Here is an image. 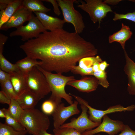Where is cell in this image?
Listing matches in <instances>:
<instances>
[{
    "label": "cell",
    "mask_w": 135,
    "mask_h": 135,
    "mask_svg": "<svg viewBox=\"0 0 135 135\" xmlns=\"http://www.w3.org/2000/svg\"><path fill=\"white\" fill-rule=\"evenodd\" d=\"M20 48L27 56L40 60L44 70L62 74L71 71L81 59L98 53L94 45L79 34L63 29L46 31Z\"/></svg>",
    "instance_id": "cell-1"
},
{
    "label": "cell",
    "mask_w": 135,
    "mask_h": 135,
    "mask_svg": "<svg viewBox=\"0 0 135 135\" xmlns=\"http://www.w3.org/2000/svg\"><path fill=\"white\" fill-rule=\"evenodd\" d=\"M44 74L50 87L51 95L49 98L58 105L62 102V99H64L70 104L73 103L72 97L67 93L65 87L69 82L75 80L73 76H66L62 74H53L46 71L40 66H36Z\"/></svg>",
    "instance_id": "cell-2"
},
{
    "label": "cell",
    "mask_w": 135,
    "mask_h": 135,
    "mask_svg": "<svg viewBox=\"0 0 135 135\" xmlns=\"http://www.w3.org/2000/svg\"><path fill=\"white\" fill-rule=\"evenodd\" d=\"M19 122L32 135H38L41 131L47 130L50 125L47 115L34 108L24 110Z\"/></svg>",
    "instance_id": "cell-3"
},
{
    "label": "cell",
    "mask_w": 135,
    "mask_h": 135,
    "mask_svg": "<svg viewBox=\"0 0 135 135\" xmlns=\"http://www.w3.org/2000/svg\"><path fill=\"white\" fill-rule=\"evenodd\" d=\"M62 10L63 20L66 22L72 24L75 32L79 34L82 33L85 27L83 17L78 10L74 8V4L76 0H56Z\"/></svg>",
    "instance_id": "cell-4"
},
{
    "label": "cell",
    "mask_w": 135,
    "mask_h": 135,
    "mask_svg": "<svg viewBox=\"0 0 135 135\" xmlns=\"http://www.w3.org/2000/svg\"><path fill=\"white\" fill-rule=\"evenodd\" d=\"M80 2L81 3L77 6L88 13L91 20L95 24L98 22V28L102 19L104 18L107 13L112 12L111 8L104 1L100 0H85Z\"/></svg>",
    "instance_id": "cell-5"
},
{
    "label": "cell",
    "mask_w": 135,
    "mask_h": 135,
    "mask_svg": "<svg viewBox=\"0 0 135 135\" xmlns=\"http://www.w3.org/2000/svg\"><path fill=\"white\" fill-rule=\"evenodd\" d=\"M27 88L31 90L41 99L51 92L47 80L43 73L35 66L26 74Z\"/></svg>",
    "instance_id": "cell-6"
},
{
    "label": "cell",
    "mask_w": 135,
    "mask_h": 135,
    "mask_svg": "<svg viewBox=\"0 0 135 135\" xmlns=\"http://www.w3.org/2000/svg\"><path fill=\"white\" fill-rule=\"evenodd\" d=\"M47 31L41 22L33 14L28 24L22 26L11 32L10 37L20 36L21 40L28 41L38 37L42 33Z\"/></svg>",
    "instance_id": "cell-7"
},
{
    "label": "cell",
    "mask_w": 135,
    "mask_h": 135,
    "mask_svg": "<svg viewBox=\"0 0 135 135\" xmlns=\"http://www.w3.org/2000/svg\"><path fill=\"white\" fill-rule=\"evenodd\" d=\"M76 100L80 104L85 105L88 108L89 118L92 121L100 124L103 117L108 114L118 112L132 111L135 109V105L132 104L126 107L118 104L111 106L106 110H98L90 106L87 102L80 96H78Z\"/></svg>",
    "instance_id": "cell-8"
},
{
    "label": "cell",
    "mask_w": 135,
    "mask_h": 135,
    "mask_svg": "<svg viewBox=\"0 0 135 135\" xmlns=\"http://www.w3.org/2000/svg\"><path fill=\"white\" fill-rule=\"evenodd\" d=\"M82 113L77 118L71 119L68 123L63 124L60 128H70L74 129L82 134L84 132L93 129L100 124L94 122L89 118L87 114L88 108L84 104H80Z\"/></svg>",
    "instance_id": "cell-9"
},
{
    "label": "cell",
    "mask_w": 135,
    "mask_h": 135,
    "mask_svg": "<svg viewBox=\"0 0 135 135\" xmlns=\"http://www.w3.org/2000/svg\"><path fill=\"white\" fill-rule=\"evenodd\" d=\"M103 120L100 125L95 128L84 132L82 135H94L100 132H105L109 135H115L121 132L125 125L119 120L110 119L107 115L103 118Z\"/></svg>",
    "instance_id": "cell-10"
},
{
    "label": "cell",
    "mask_w": 135,
    "mask_h": 135,
    "mask_svg": "<svg viewBox=\"0 0 135 135\" xmlns=\"http://www.w3.org/2000/svg\"><path fill=\"white\" fill-rule=\"evenodd\" d=\"M78 103L75 100L72 104L68 106H65L64 104L61 103L58 105L52 114L54 128H60L70 117L80 113L78 108Z\"/></svg>",
    "instance_id": "cell-11"
},
{
    "label": "cell",
    "mask_w": 135,
    "mask_h": 135,
    "mask_svg": "<svg viewBox=\"0 0 135 135\" xmlns=\"http://www.w3.org/2000/svg\"><path fill=\"white\" fill-rule=\"evenodd\" d=\"M33 14L23 6L16 10L8 20L0 28V30H7L12 28H17L28 21Z\"/></svg>",
    "instance_id": "cell-12"
},
{
    "label": "cell",
    "mask_w": 135,
    "mask_h": 135,
    "mask_svg": "<svg viewBox=\"0 0 135 135\" xmlns=\"http://www.w3.org/2000/svg\"><path fill=\"white\" fill-rule=\"evenodd\" d=\"M99 84L97 79L92 76H83L79 80L68 82L66 85L72 86L80 92H89L96 90Z\"/></svg>",
    "instance_id": "cell-13"
},
{
    "label": "cell",
    "mask_w": 135,
    "mask_h": 135,
    "mask_svg": "<svg viewBox=\"0 0 135 135\" xmlns=\"http://www.w3.org/2000/svg\"><path fill=\"white\" fill-rule=\"evenodd\" d=\"M34 13L45 28L50 31L63 29L64 25L66 23L64 20L49 16L45 13Z\"/></svg>",
    "instance_id": "cell-14"
},
{
    "label": "cell",
    "mask_w": 135,
    "mask_h": 135,
    "mask_svg": "<svg viewBox=\"0 0 135 135\" xmlns=\"http://www.w3.org/2000/svg\"><path fill=\"white\" fill-rule=\"evenodd\" d=\"M41 99L37 94L27 88L18 96L16 100L24 110L34 108Z\"/></svg>",
    "instance_id": "cell-15"
},
{
    "label": "cell",
    "mask_w": 135,
    "mask_h": 135,
    "mask_svg": "<svg viewBox=\"0 0 135 135\" xmlns=\"http://www.w3.org/2000/svg\"><path fill=\"white\" fill-rule=\"evenodd\" d=\"M124 50L126 62L124 70L128 78L127 90L130 94L135 95V63Z\"/></svg>",
    "instance_id": "cell-16"
},
{
    "label": "cell",
    "mask_w": 135,
    "mask_h": 135,
    "mask_svg": "<svg viewBox=\"0 0 135 135\" xmlns=\"http://www.w3.org/2000/svg\"><path fill=\"white\" fill-rule=\"evenodd\" d=\"M8 73L10 75V80L18 96L28 88L26 82V74L20 70Z\"/></svg>",
    "instance_id": "cell-17"
},
{
    "label": "cell",
    "mask_w": 135,
    "mask_h": 135,
    "mask_svg": "<svg viewBox=\"0 0 135 135\" xmlns=\"http://www.w3.org/2000/svg\"><path fill=\"white\" fill-rule=\"evenodd\" d=\"M128 26L122 23L121 29L118 32L109 36L108 41L110 43L117 42L121 44L122 48L124 49L125 44L127 40L130 38L132 34Z\"/></svg>",
    "instance_id": "cell-18"
},
{
    "label": "cell",
    "mask_w": 135,
    "mask_h": 135,
    "mask_svg": "<svg viewBox=\"0 0 135 135\" xmlns=\"http://www.w3.org/2000/svg\"><path fill=\"white\" fill-rule=\"evenodd\" d=\"M23 0H13L4 10L0 12V28L22 6Z\"/></svg>",
    "instance_id": "cell-19"
},
{
    "label": "cell",
    "mask_w": 135,
    "mask_h": 135,
    "mask_svg": "<svg viewBox=\"0 0 135 135\" xmlns=\"http://www.w3.org/2000/svg\"><path fill=\"white\" fill-rule=\"evenodd\" d=\"M16 63L20 71L27 74L34 67L37 66H40L42 62L27 56L19 60Z\"/></svg>",
    "instance_id": "cell-20"
},
{
    "label": "cell",
    "mask_w": 135,
    "mask_h": 135,
    "mask_svg": "<svg viewBox=\"0 0 135 135\" xmlns=\"http://www.w3.org/2000/svg\"><path fill=\"white\" fill-rule=\"evenodd\" d=\"M22 6L32 12L46 13L51 10L44 6L41 0H23Z\"/></svg>",
    "instance_id": "cell-21"
},
{
    "label": "cell",
    "mask_w": 135,
    "mask_h": 135,
    "mask_svg": "<svg viewBox=\"0 0 135 135\" xmlns=\"http://www.w3.org/2000/svg\"><path fill=\"white\" fill-rule=\"evenodd\" d=\"M8 109L10 114L19 122L24 110L15 99H11Z\"/></svg>",
    "instance_id": "cell-22"
},
{
    "label": "cell",
    "mask_w": 135,
    "mask_h": 135,
    "mask_svg": "<svg viewBox=\"0 0 135 135\" xmlns=\"http://www.w3.org/2000/svg\"><path fill=\"white\" fill-rule=\"evenodd\" d=\"M6 114L5 124L12 127L16 130L22 131L26 130L19 122L13 117L9 113L8 109L4 108H2Z\"/></svg>",
    "instance_id": "cell-23"
},
{
    "label": "cell",
    "mask_w": 135,
    "mask_h": 135,
    "mask_svg": "<svg viewBox=\"0 0 135 135\" xmlns=\"http://www.w3.org/2000/svg\"><path fill=\"white\" fill-rule=\"evenodd\" d=\"M0 68L8 73L20 70L16 63L12 64L8 61L4 56L2 52H0Z\"/></svg>",
    "instance_id": "cell-24"
},
{
    "label": "cell",
    "mask_w": 135,
    "mask_h": 135,
    "mask_svg": "<svg viewBox=\"0 0 135 135\" xmlns=\"http://www.w3.org/2000/svg\"><path fill=\"white\" fill-rule=\"evenodd\" d=\"M27 133L26 130L17 131L5 123L0 122V135H25Z\"/></svg>",
    "instance_id": "cell-25"
},
{
    "label": "cell",
    "mask_w": 135,
    "mask_h": 135,
    "mask_svg": "<svg viewBox=\"0 0 135 135\" xmlns=\"http://www.w3.org/2000/svg\"><path fill=\"white\" fill-rule=\"evenodd\" d=\"M102 61V60L98 56L86 57L81 59L79 61L78 66L82 68H86L92 66L96 62H101Z\"/></svg>",
    "instance_id": "cell-26"
},
{
    "label": "cell",
    "mask_w": 135,
    "mask_h": 135,
    "mask_svg": "<svg viewBox=\"0 0 135 135\" xmlns=\"http://www.w3.org/2000/svg\"><path fill=\"white\" fill-rule=\"evenodd\" d=\"M57 106L54 101L49 98L43 102L41 106V109L42 112L45 114L52 115Z\"/></svg>",
    "instance_id": "cell-27"
},
{
    "label": "cell",
    "mask_w": 135,
    "mask_h": 135,
    "mask_svg": "<svg viewBox=\"0 0 135 135\" xmlns=\"http://www.w3.org/2000/svg\"><path fill=\"white\" fill-rule=\"evenodd\" d=\"M2 90L11 99L16 100L18 97L13 86L10 80H8L3 84L0 85Z\"/></svg>",
    "instance_id": "cell-28"
},
{
    "label": "cell",
    "mask_w": 135,
    "mask_h": 135,
    "mask_svg": "<svg viewBox=\"0 0 135 135\" xmlns=\"http://www.w3.org/2000/svg\"><path fill=\"white\" fill-rule=\"evenodd\" d=\"M93 76L98 80L99 84L104 88H107L109 86V83L107 79L106 72L101 70L94 72Z\"/></svg>",
    "instance_id": "cell-29"
},
{
    "label": "cell",
    "mask_w": 135,
    "mask_h": 135,
    "mask_svg": "<svg viewBox=\"0 0 135 135\" xmlns=\"http://www.w3.org/2000/svg\"><path fill=\"white\" fill-rule=\"evenodd\" d=\"M55 135H82L76 130L71 128H59L53 130Z\"/></svg>",
    "instance_id": "cell-30"
},
{
    "label": "cell",
    "mask_w": 135,
    "mask_h": 135,
    "mask_svg": "<svg viewBox=\"0 0 135 135\" xmlns=\"http://www.w3.org/2000/svg\"><path fill=\"white\" fill-rule=\"evenodd\" d=\"M71 72L74 74H78L82 76L93 75L94 72L92 66L86 68H82L78 66H74Z\"/></svg>",
    "instance_id": "cell-31"
},
{
    "label": "cell",
    "mask_w": 135,
    "mask_h": 135,
    "mask_svg": "<svg viewBox=\"0 0 135 135\" xmlns=\"http://www.w3.org/2000/svg\"><path fill=\"white\" fill-rule=\"evenodd\" d=\"M126 19L135 23V11L132 12H128L126 14H119L114 13L113 20L115 21L120 19Z\"/></svg>",
    "instance_id": "cell-32"
},
{
    "label": "cell",
    "mask_w": 135,
    "mask_h": 135,
    "mask_svg": "<svg viewBox=\"0 0 135 135\" xmlns=\"http://www.w3.org/2000/svg\"><path fill=\"white\" fill-rule=\"evenodd\" d=\"M41 0L51 3L53 6V10L54 13L58 16H59L61 12L58 8L59 5L56 0Z\"/></svg>",
    "instance_id": "cell-33"
},
{
    "label": "cell",
    "mask_w": 135,
    "mask_h": 135,
    "mask_svg": "<svg viewBox=\"0 0 135 135\" xmlns=\"http://www.w3.org/2000/svg\"><path fill=\"white\" fill-rule=\"evenodd\" d=\"M11 99L2 90L0 91V102L2 104H6L9 105Z\"/></svg>",
    "instance_id": "cell-34"
},
{
    "label": "cell",
    "mask_w": 135,
    "mask_h": 135,
    "mask_svg": "<svg viewBox=\"0 0 135 135\" xmlns=\"http://www.w3.org/2000/svg\"><path fill=\"white\" fill-rule=\"evenodd\" d=\"M10 75L0 68V85L3 84L7 80H10Z\"/></svg>",
    "instance_id": "cell-35"
},
{
    "label": "cell",
    "mask_w": 135,
    "mask_h": 135,
    "mask_svg": "<svg viewBox=\"0 0 135 135\" xmlns=\"http://www.w3.org/2000/svg\"><path fill=\"white\" fill-rule=\"evenodd\" d=\"M117 135H135V131L131 129L128 126L125 125L124 129L120 133Z\"/></svg>",
    "instance_id": "cell-36"
},
{
    "label": "cell",
    "mask_w": 135,
    "mask_h": 135,
    "mask_svg": "<svg viewBox=\"0 0 135 135\" xmlns=\"http://www.w3.org/2000/svg\"><path fill=\"white\" fill-rule=\"evenodd\" d=\"M8 38V37L0 33V52L3 53L4 46Z\"/></svg>",
    "instance_id": "cell-37"
},
{
    "label": "cell",
    "mask_w": 135,
    "mask_h": 135,
    "mask_svg": "<svg viewBox=\"0 0 135 135\" xmlns=\"http://www.w3.org/2000/svg\"><path fill=\"white\" fill-rule=\"evenodd\" d=\"M13 0H0V12H3Z\"/></svg>",
    "instance_id": "cell-38"
},
{
    "label": "cell",
    "mask_w": 135,
    "mask_h": 135,
    "mask_svg": "<svg viewBox=\"0 0 135 135\" xmlns=\"http://www.w3.org/2000/svg\"><path fill=\"white\" fill-rule=\"evenodd\" d=\"M109 65L106 61H102L99 64V68L100 70L104 71Z\"/></svg>",
    "instance_id": "cell-39"
},
{
    "label": "cell",
    "mask_w": 135,
    "mask_h": 135,
    "mask_svg": "<svg viewBox=\"0 0 135 135\" xmlns=\"http://www.w3.org/2000/svg\"><path fill=\"white\" fill-rule=\"evenodd\" d=\"M100 62H95L92 66V68L94 72L100 70L99 64Z\"/></svg>",
    "instance_id": "cell-40"
},
{
    "label": "cell",
    "mask_w": 135,
    "mask_h": 135,
    "mask_svg": "<svg viewBox=\"0 0 135 135\" xmlns=\"http://www.w3.org/2000/svg\"><path fill=\"white\" fill-rule=\"evenodd\" d=\"M120 0H105L104 2L106 4L114 5L116 4L120 1Z\"/></svg>",
    "instance_id": "cell-41"
},
{
    "label": "cell",
    "mask_w": 135,
    "mask_h": 135,
    "mask_svg": "<svg viewBox=\"0 0 135 135\" xmlns=\"http://www.w3.org/2000/svg\"><path fill=\"white\" fill-rule=\"evenodd\" d=\"M38 135H53L48 132L46 130H44L40 131Z\"/></svg>",
    "instance_id": "cell-42"
},
{
    "label": "cell",
    "mask_w": 135,
    "mask_h": 135,
    "mask_svg": "<svg viewBox=\"0 0 135 135\" xmlns=\"http://www.w3.org/2000/svg\"><path fill=\"white\" fill-rule=\"evenodd\" d=\"M0 117L1 118H5L6 117L5 113L2 109L0 110Z\"/></svg>",
    "instance_id": "cell-43"
}]
</instances>
